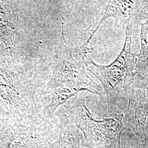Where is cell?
<instances>
[{"label": "cell", "mask_w": 148, "mask_h": 148, "mask_svg": "<svg viewBox=\"0 0 148 148\" xmlns=\"http://www.w3.org/2000/svg\"><path fill=\"white\" fill-rule=\"evenodd\" d=\"M132 25L126 27L124 46L116 59L109 65L95 63L90 54L85 58L86 69L98 79L104 89L108 103L115 107L128 94L135 79L136 54L131 51Z\"/></svg>", "instance_id": "obj_1"}, {"label": "cell", "mask_w": 148, "mask_h": 148, "mask_svg": "<svg viewBox=\"0 0 148 148\" xmlns=\"http://www.w3.org/2000/svg\"><path fill=\"white\" fill-rule=\"evenodd\" d=\"M91 50L81 51L77 48L74 49V54L65 40L62 23L59 47L53 58V74L46 90L60 87L70 89L77 93L85 90L101 96L100 87L86 71L85 58L90 54Z\"/></svg>", "instance_id": "obj_2"}, {"label": "cell", "mask_w": 148, "mask_h": 148, "mask_svg": "<svg viewBox=\"0 0 148 148\" xmlns=\"http://www.w3.org/2000/svg\"><path fill=\"white\" fill-rule=\"evenodd\" d=\"M70 116L90 148H121L122 133L125 130L123 114L97 120L85 101H78L71 106Z\"/></svg>", "instance_id": "obj_3"}, {"label": "cell", "mask_w": 148, "mask_h": 148, "mask_svg": "<svg viewBox=\"0 0 148 148\" xmlns=\"http://www.w3.org/2000/svg\"><path fill=\"white\" fill-rule=\"evenodd\" d=\"M128 95V104L123 115L124 129L144 138L148 117V79L136 75Z\"/></svg>", "instance_id": "obj_4"}, {"label": "cell", "mask_w": 148, "mask_h": 148, "mask_svg": "<svg viewBox=\"0 0 148 148\" xmlns=\"http://www.w3.org/2000/svg\"><path fill=\"white\" fill-rule=\"evenodd\" d=\"M135 1H109L105 8L104 15L99 22L97 27L92 33L89 38L82 45L88 47L91 39L95 32L99 29L101 24L110 17L115 19L116 25L117 27H124L130 23L132 18Z\"/></svg>", "instance_id": "obj_5"}, {"label": "cell", "mask_w": 148, "mask_h": 148, "mask_svg": "<svg viewBox=\"0 0 148 148\" xmlns=\"http://www.w3.org/2000/svg\"><path fill=\"white\" fill-rule=\"evenodd\" d=\"M141 49L137 57L136 75L148 79V21L141 24Z\"/></svg>", "instance_id": "obj_6"}, {"label": "cell", "mask_w": 148, "mask_h": 148, "mask_svg": "<svg viewBox=\"0 0 148 148\" xmlns=\"http://www.w3.org/2000/svg\"><path fill=\"white\" fill-rule=\"evenodd\" d=\"M48 148H90L81 134L77 131L66 130L62 131L59 139Z\"/></svg>", "instance_id": "obj_7"}, {"label": "cell", "mask_w": 148, "mask_h": 148, "mask_svg": "<svg viewBox=\"0 0 148 148\" xmlns=\"http://www.w3.org/2000/svg\"><path fill=\"white\" fill-rule=\"evenodd\" d=\"M132 18L137 21H148V1H135Z\"/></svg>", "instance_id": "obj_8"}, {"label": "cell", "mask_w": 148, "mask_h": 148, "mask_svg": "<svg viewBox=\"0 0 148 148\" xmlns=\"http://www.w3.org/2000/svg\"><path fill=\"white\" fill-rule=\"evenodd\" d=\"M140 148H148V141H145L144 144L140 146Z\"/></svg>", "instance_id": "obj_9"}, {"label": "cell", "mask_w": 148, "mask_h": 148, "mask_svg": "<svg viewBox=\"0 0 148 148\" xmlns=\"http://www.w3.org/2000/svg\"></svg>", "instance_id": "obj_10"}]
</instances>
